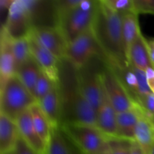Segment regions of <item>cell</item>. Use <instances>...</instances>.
I'll use <instances>...</instances> for the list:
<instances>
[{"label":"cell","mask_w":154,"mask_h":154,"mask_svg":"<svg viewBox=\"0 0 154 154\" xmlns=\"http://www.w3.org/2000/svg\"><path fill=\"white\" fill-rule=\"evenodd\" d=\"M96 114V127L106 136H116L117 113L108 100L104 90L102 103Z\"/></svg>","instance_id":"cell-15"},{"label":"cell","mask_w":154,"mask_h":154,"mask_svg":"<svg viewBox=\"0 0 154 154\" xmlns=\"http://www.w3.org/2000/svg\"><path fill=\"white\" fill-rule=\"evenodd\" d=\"M30 111L32 117L33 124L38 134L46 146H48L53 129L48 117L43 112L38 102L31 107Z\"/></svg>","instance_id":"cell-23"},{"label":"cell","mask_w":154,"mask_h":154,"mask_svg":"<svg viewBox=\"0 0 154 154\" xmlns=\"http://www.w3.org/2000/svg\"><path fill=\"white\" fill-rule=\"evenodd\" d=\"M19 138L16 122L0 114V154L12 153Z\"/></svg>","instance_id":"cell-18"},{"label":"cell","mask_w":154,"mask_h":154,"mask_svg":"<svg viewBox=\"0 0 154 154\" xmlns=\"http://www.w3.org/2000/svg\"><path fill=\"white\" fill-rule=\"evenodd\" d=\"M12 49L14 56L17 71V69L32 56L28 38L26 37L23 38L15 39V40L13 39Z\"/></svg>","instance_id":"cell-24"},{"label":"cell","mask_w":154,"mask_h":154,"mask_svg":"<svg viewBox=\"0 0 154 154\" xmlns=\"http://www.w3.org/2000/svg\"><path fill=\"white\" fill-rule=\"evenodd\" d=\"M128 61L130 64L145 72L148 69H154L150 59L147 39L142 33L132 43L127 54Z\"/></svg>","instance_id":"cell-17"},{"label":"cell","mask_w":154,"mask_h":154,"mask_svg":"<svg viewBox=\"0 0 154 154\" xmlns=\"http://www.w3.org/2000/svg\"><path fill=\"white\" fill-rule=\"evenodd\" d=\"M131 154H147L136 141H134Z\"/></svg>","instance_id":"cell-33"},{"label":"cell","mask_w":154,"mask_h":154,"mask_svg":"<svg viewBox=\"0 0 154 154\" xmlns=\"http://www.w3.org/2000/svg\"><path fill=\"white\" fill-rule=\"evenodd\" d=\"M135 141L147 154L154 145V121L144 114L137 123L135 132Z\"/></svg>","instance_id":"cell-21"},{"label":"cell","mask_w":154,"mask_h":154,"mask_svg":"<svg viewBox=\"0 0 154 154\" xmlns=\"http://www.w3.org/2000/svg\"><path fill=\"white\" fill-rule=\"evenodd\" d=\"M13 39L2 27L0 38V83L16 74V63L12 49Z\"/></svg>","instance_id":"cell-13"},{"label":"cell","mask_w":154,"mask_h":154,"mask_svg":"<svg viewBox=\"0 0 154 154\" xmlns=\"http://www.w3.org/2000/svg\"><path fill=\"white\" fill-rule=\"evenodd\" d=\"M150 154H154V145L153 146V147H152L151 150H150Z\"/></svg>","instance_id":"cell-36"},{"label":"cell","mask_w":154,"mask_h":154,"mask_svg":"<svg viewBox=\"0 0 154 154\" xmlns=\"http://www.w3.org/2000/svg\"><path fill=\"white\" fill-rule=\"evenodd\" d=\"M147 46H148L149 53H150V59H151L152 63L154 66V38L147 39Z\"/></svg>","instance_id":"cell-34"},{"label":"cell","mask_w":154,"mask_h":154,"mask_svg":"<svg viewBox=\"0 0 154 154\" xmlns=\"http://www.w3.org/2000/svg\"><path fill=\"white\" fill-rule=\"evenodd\" d=\"M0 114L16 122L37 100L16 75L0 83Z\"/></svg>","instance_id":"cell-3"},{"label":"cell","mask_w":154,"mask_h":154,"mask_svg":"<svg viewBox=\"0 0 154 154\" xmlns=\"http://www.w3.org/2000/svg\"><path fill=\"white\" fill-rule=\"evenodd\" d=\"M8 154H14V153H13V152H12V153H8Z\"/></svg>","instance_id":"cell-37"},{"label":"cell","mask_w":154,"mask_h":154,"mask_svg":"<svg viewBox=\"0 0 154 154\" xmlns=\"http://www.w3.org/2000/svg\"><path fill=\"white\" fill-rule=\"evenodd\" d=\"M60 129L83 154H99L108 149V136L96 126L66 123H63Z\"/></svg>","instance_id":"cell-5"},{"label":"cell","mask_w":154,"mask_h":154,"mask_svg":"<svg viewBox=\"0 0 154 154\" xmlns=\"http://www.w3.org/2000/svg\"><path fill=\"white\" fill-rule=\"evenodd\" d=\"M31 32L56 58L65 60L69 43L57 26H36Z\"/></svg>","instance_id":"cell-10"},{"label":"cell","mask_w":154,"mask_h":154,"mask_svg":"<svg viewBox=\"0 0 154 154\" xmlns=\"http://www.w3.org/2000/svg\"><path fill=\"white\" fill-rule=\"evenodd\" d=\"M141 33L138 14L134 12L122 16V35L126 55L131 45Z\"/></svg>","instance_id":"cell-22"},{"label":"cell","mask_w":154,"mask_h":154,"mask_svg":"<svg viewBox=\"0 0 154 154\" xmlns=\"http://www.w3.org/2000/svg\"><path fill=\"white\" fill-rule=\"evenodd\" d=\"M27 38L31 55L36 60L42 70L49 77L51 81L56 84H60V60L47 50L32 33H30Z\"/></svg>","instance_id":"cell-11"},{"label":"cell","mask_w":154,"mask_h":154,"mask_svg":"<svg viewBox=\"0 0 154 154\" xmlns=\"http://www.w3.org/2000/svg\"><path fill=\"white\" fill-rule=\"evenodd\" d=\"M14 154H38L36 153L20 135V138L17 142L15 148L13 151Z\"/></svg>","instance_id":"cell-31"},{"label":"cell","mask_w":154,"mask_h":154,"mask_svg":"<svg viewBox=\"0 0 154 154\" xmlns=\"http://www.w3.org/2000/svg\"><path fill=\"white\" fill-rule=\"evenodd\" d=\"M135 11L137 14H154V0H133Z\"/></svg>","instance_id":"cell-30"},{"label":"cell","mask_w":154,"mask_h":154,"mask_svg":"<svg viewBox=\"0 0 154 154\" xmlns=\"http://www.w3.org/2000/svg\"><path fill=\"white\" fill-rule=\"evenodd\" d=\"M82 0H56L52 2L55 20L66 15L75 8L79 5ZM56 23V22H55Z\"/></svg>","instance_id":"cell-27"},{"label":"cell","mask_w":154,"mask_h":154,"mask_svg":"<svg viewBox=\"0 0 154 154\" xmlns=\"http://www.w3.org/2000/svg\"><path fill=\"white\" fill-rule=\"evenodd\" d=\"M102 54L95 56L85 66L76 70L77 81L81 93L97 112L103 97L101 72Z\"/></svg>","instance_id":"cell-7"},{"label":"cell","mask_w":154,"mask_h":154,"mask_svg":"<svg viewBox=\"0 0 154 154\" xmlns=\"http://www.w3.org/2000/svg\"><path fill=\"white\" fill-rule=\"evenodd\" d=\"M153 121H154V120H153Z\"/></svg>","instance_id":"cell-38"},{"label":"cell","mask_w":154,"mask_h":154,"mask_svg":"<svg viewBox=\"0 0 154 154\" xmlns=\"http://www.w3.org/2000/svg\"><path fill=\"white\" fill-rule=\"evenodd\" d=\"M99 0H82L79 5L55 23L68 43L92 28Z\"/></svg>","instance_id":"cell-4"},{"label":"cell","mask_w":154,"mask_h":154,"mask_svg":"<svg viewBox=\"0 0 154 154\" xmlns=\"http://www.w3.org/2000/svg\"><path fill=\"white\" fill-rule=\"evenodd\" d=\"M38 103L48 117L53 129L60 128L62 103L60 84H54L50 93Z\"/></svg>","instance_id":"cell-14"},{"label":"cell","mask_w":154,"mask_h":154,"mask_svg":"<svg viewBox=\"0 0 154 154\" xmlns=\"http://www.w3.org/2000/svg\"><path fill=\"white\" fill-rule=\"evenodd\" d=\"M60 128L52 129L46 154H78L81 152Z\"/></svg>","instance_id":"cell-20"},{"label":"cell","mask_w":154,"mask_h":154,"mask_svg":"<svg viewBox=\"0 0 154 154\" xmlns=\"http://www.w3.org/2000/svg\"><path fill=\"white\" fill-rule=\"evenodd\" d=\"M40 2L14 0L8 11L5 23L2 26L12 39L26 38L31 33L35 27L33 22L34 11Z\"/></svg>","instance_id":"cell-6"},{"label":"cell","mask_w":154,"mask_h":154,"mask_svg":"<svg viewBox=\"0 0 154 154\" xmlns=\"http://www.w3.org/2000/svg\"><path fill=\"white\" fill-rule=\"evenodd\" d=\"M102 54L92 28L69 43L65 60L78 70L96 55Z\"/></svg>","instance_id":"cell-9"},{"label":"cell","mask_w":154,"mask_h":154,"mask_svg":"<svg viewBox=\"0 0 154 154\" xmlns=\"http://www.w3.org/2000/svg\"><path fill=\"white\" fill-rule=\"evenodd\" d=\"M55 84L56 83L51 81L49 77L43 71H42L35 90V97L37 102H40L50 93Z\"/></svg>","instance_id":"cell-26"},{"label":"cell","mask_w":154,"mask_h":154,"mask_svg":"<svg viewBox=\"0 0 154 154\" xmlns=\"http://www.w3.org/2000/svg\"><path fill=\"white\" fill-rule=\"evenodd\" d=\"M99 154H111V151H110L109 148H108V149H107V150H104V151L101 152V153Z\"/></svg>","instance_id":"cell-35"},{"label":"cell","mask_w":154,"mask_h":154,"mask_svg":"<svg viewBox=\"0 0 154 154\" xmlns=\"http://www.w3.org/2000/svg\"><path fill=\"white\" fill-rule=\"evenodd\" d=\"M101 80L104 92L117 113L129 111L138 105L131 97L112 69L104 60Z\"/></svg>","instance_id":"cell-8"},{"label":"cell","mask_w":154,"mask_h":154,"mask_svg":"<svg viewBox=\"0 0 154 154\" xmlns=\"http://www.w3.org/2000/svg\"><path fill=\"white\" fill-rule=\"evenodd\" d=\"M138 105L141 107L144 114L154 120V93H150L141 98L138 101Z\"/></svg>","instance_id":"cell-29"},{"label":"cell","mask_w":154,"mask_h":154,"mask_svg":"<svg viewBox=\"0 0 154 154\" xmlns=\"http://www.w3.org/2000/svg\"><path fill=\"white\" fill-rule=\"evenodd\" d=\"M60 80L62 114L61 125L66 123H77L96 126V111L81 93L78 87L76 69L72 79ZM60 125V126H61Z\"/></svg>","instance_id":"cell-2"},{"label":"cell","mask_w":154,"mask_h":154,"mask_svg":"<svg viewBox=\"0 0 154 154\" xmlns=\"http://www.w3.org/2000/svg\"><path fill=\"white\" fill-rule=\"evenodd\" d=\"M104 2L121 17L129 13H136L133 0H104Z\"/></svg>","instance_id":"cell-28"},{"label":"cell","mask_w":154,"mask_h":154,"mask_svg":"<svg viewBox=\"0 0 154 154\" xmlns=\"http://www.w3.org/2000/svg\"><path fill=\"white\" fill-rule=\"evenodd\" d=\"M107 141L111 154H131L134 141L117 136H108Z\"/></svg>","instance_id":"cell-25"},{"label":"cell","mask_w":154,"mask_h":154,"mask_svg":"<svg viewBox=\"0 0 154 154\" xmlns=\"http://www.w3.org/2000/svg\"><path fill=\"white\" fill-rule=\"evenodd\" d=\"M143 114L144 111L139 105H137L135 108L129 111L117 113L116 136L135 141V128Z\"/></svg>","instance_id":"cell-16"},{"label":"cell","mask_w":154,"mask_h":154,"mask_svg":"<svg viewBox=\"0 0 154 154\" xmlns=\"http://www.w3.org/2000/svg\"><path fill=\"white\" fill-rule=\"evenodd\" d=\"M147 84L152 93H154V69H148L145 71Z\"/></svg>","instance_id":"cell-32"},{"label":"cell","mask_w":154,"mask_h":154,"mask_svg":"<svg viewBox=\"0 0 154 154\" xmlns=\"http://www.w3.org/2000/svg\"><path fill=\"white\" fill-rule=\"evenodd\" d=\"M20 135L38 154H46L47 146L38 134L32 121L30 109L23 113L16 120Z\"/></svg>","instance_id":"cell-12"},{"label":"cell","mask_w":154,"mask_h":154,"mask_svg":"<svg viewBox=\"0 0 154 154\" xmlns=\"http://www.w3.org/2000/svg\"><path fill=\"white\" fill-rule=\"evenodd\" d=\"M92 31L104 61L120 67L129 64L122 35V17L104 0H99Z\"/></svg>","instance_id":"cell-1"},{"label":"cell","mask_w":154,"mask_h":154,"mask_svg":"<svg viewBox=\"0 0 154 154\" xmlns=\"http://www.w3.org/2000/svg\"><path fill=\"white\" fill-rule=\"evenodd\" d=\"M42 71L36 60L31 56L17 69L15 74L34 97L35 86Z\"/></svg>","instance_id":"cell-19"}]
</instances>
